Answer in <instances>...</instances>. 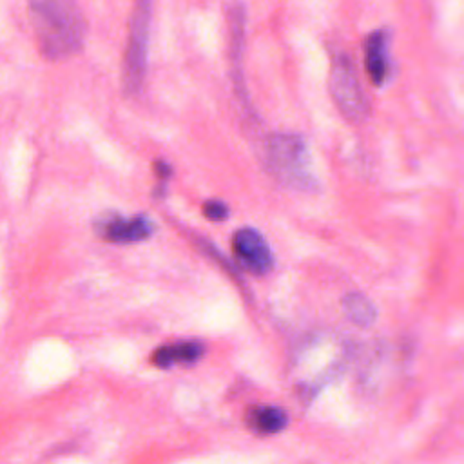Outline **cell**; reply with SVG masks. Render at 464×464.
<instances>
[{
    "mask_svg": "<svg viewBox=\"0 0 464 464\" xmlns=\"http://www.w3.org/2000/svg\"><path fill=\"white\" fill-rule=\"evenodd\" d=\"M36 45L45 60L74 56L85 40V18L71 0H36L29 4Z\"/></svg>",
    "mask_w": 464,
    "mask_h": 464,
    "instance_id": "6da1fadb",
    "label": "cell"
},
{
    "mask_svg": "<svg viewBox=\"0 0 464 464\" xmlns=\"http://www.w3.org/2000/svg\"><path fill=\"white\" fill-rule=\"evenodd\" d=\"M265 165L285 187L297 190H312L317 187L308 147L299 134H270L265 143Z\"/></svg>",
    "mask_w": 464,
    "mask_h": 464,
    "instance_id": "7a4b0ae2",
    "label": "cell"
},
{
    "mask_svg": "<svg viewBox=\"0 0 464 464\" xmlns=\"http://www.w3.org/2000/svg\"><path fill=\"white\" fill-rule=\"evenodd\" d=\"M152 4L140 0L134 4L129 18L127 45L121 63V85L127 94H136L147 74L149 38H150Z\"/></svg>",
    "mask_w": 464,
    "mask_h": 464,
    "instance_id": "3957f363",
    "label": "cell"
},
{
    "mask_svg": "<svg viewBox=\"0 0 464 464\" xmlns=\"http://www.w3.org/2000/svg\"><path fill=\"white\" fill-rule=\"evenodd\" d=\"M330 94L346 120L362 121L368 116L370 103L348 54L341 53L332 60Z\"/></svg>",
    "mask_w": 464,
    "mask_h": 464,
    "instance_id": "277c9868",
    "label": "cell"
},
{
    "mask_svg": "<svg viewBox=\"0 0 464 464\" xmlns=\"http://www.w3.org/2000/svg\"><path fill=\"white\" fill-rule=\"evenodd\" d=\"M94 230L107 243L130 245L150 237L154 232V223L147 214H107L96 219Z\"/></svg>",
    "mask_w": 464,
    "mask_h": 464,
    "instance_id": "5b68a950",
    "label": "cell"
},
{
    "mask_svg": "<svg viewBox=\"0 0 464 464\" xmlns=\"http://www.w3.org/2000/svg\"><path fill=\"white\" fill-rule=\"evenodd\" d=\"M232 252L237 263L256 276H265L274 266V254L263 237L252 227L237 228L232 236Z\"/></svg>",
    "mask_w": 464,
    "mask_h": 464,
    "instance_id": "8992f818",
    "label": "cell"
},
{
    "mask_svg": "<svg viewBox=\"0 0 464 464\" xmlns=\"http://www.w3.org/2000/svg\"><path fill=\"white\" fill-rule=\"evenodd\" d=\"M364 69L373 85H382L392 72L390 60V33L388 29L372 31L362 44Z\"/></svg>",
    "mask_w": 464,
    "mask_h": 464,
    "instance_id": "52a82bcc",
    "label": "cell"
},
{
    "mask_svg": "<svg viewBox=\"0 0 464 464\" xmlns=\"http://www.w3.org/2000/svg\"><path fill=\"white\" fill-rule=\"evenodd\" d=\"M205 353V346L199 341H176L170 344L158 346L152 355L150 362L158 368H170L176 364H194Z\"/></svg>",
    "mask_w": 464,
    "mask_h": 464,
    "instance_id": "ba28073f",
    "label": "cell"
},
{
    "mask_svg": "<svg viewBox=\"0 0 464 464\" xmlns=\"http://www.w3.org/2000/svg\"><path fill=\"white\" fill-rule=\"evenodd\" d=\"M245 422L257 435H274L286 428L288 415L283 408L272 404H256L246 410Z\"/></svg>",
    "mask_w": 464,
    "mask_h": 464,
    "instance_id": "9c48e42d",
    "label": "cell"
},
{
    "mask_svg": "<svg viewBox=\"0 0 464 464\" xmlns=\"http://www.w3.org/2000/svg\"><path fill=\"white\" fill-rule=\"evenodd\" d=\"M343 312L344 315L359 328H368L377 319V308L373 303L361 292H348L343 297Z\"/></svg>",
    "mask_w": 464,
    "mask_h": 464,
    "instance_id": "30bf717a",
    "label": "cell"
},
{
    "mask_svg": "<svg viewBox=\"0 0 464 464\" xmlns=\"http://www.w3.org/2000/svg\"><path fill=\"white\" fill-rule=\"evenodd\" d=\"M203 214L210 221H225L230 214V208L221 199H208L203 203Z\"/></svg>",
    "mask_w": 464,
    "mask_h": 464,
    "instance_id": "8fae6325",
    "label": "cell"
},
{
    "mask_svg": "<svg viewBox=\"0 0 464 464\" xmlns=\"http://www.w3.org/2000/svg\"><path fill=\"white\" fill-rule=\"evenodd\" d=\"M152 169H154L156 178L161 179V181H167V179L172 176V167H170L165 160H156L154 165H152Z\"/></svg>",
    "mask_w": 464,
    "mask_h": 464,
    "instance_id": "7c38bea8",
    "label": "cell"
}]
</instances>
